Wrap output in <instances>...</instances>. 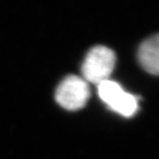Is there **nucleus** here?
<instances>
[{
	"label": "nucleus",
	"instance_id": "f257e3e1",
	"mask_svg": "<svg viewBox=\"0 0 159 159\" xmlns=\"http://www.w3.org/2000/svg\"><path fill=\"white\" fill-rule=\"evenodd\" d=\"M116 65V54L103 46H96L89 51L82 65L83 79L91 84L99 85L107 81Z\"/></svg>",
	"mask_w": 159,
	"mask_h": 159
},
{
	"label": "nucleus",
	"instance_id": "f03ea898",
	"mask_svg": "<svg viewBox=\"0 0 159 159\" xmlns=\"http://www.w3.org/2000/svg\"><path fill=\"white\" fill-rule=\"evenodd\" d=\"M97 91L100 99L120 115L131 117L138 111V98L126 92L120 84L111 79L97 85Z\"/></svg>",
	"mask_w": 159,
	"mask_h": 159
},
{
	"label": "nucleus",
	"instance_id": "7ed1b4c3",
	"mask_svg": "<svg viewBox=\"0 0 159 159\" xmlns=\"http://www.w3.org/2000/svg\"><path fill=\"white\" fill-rule=\"evenodd\" d=\"M89 97V84L77 75L66 77L57 87L55 94L57 102L68 111H77L84 107Z\"/></svg>",
	"mask_w": 159,
	"mask_h": 159
},
{
	"label": "nucleus",
	"instance_id": "20e7f679",
	"mask_svg": "<svg viewBox=\"0 0 159 159\" xmlns=\"http://www.w3.org/2000/svg\"><path fill=\"white\" fill-rule=\"evenodd\" d=\"M138 60L147 72L159 75V33L143 41L138 51Z\"/></svg>",
	"mask_w": 159,
	"mask_h": 159
}]
</instances>
